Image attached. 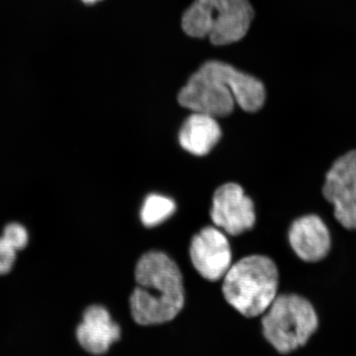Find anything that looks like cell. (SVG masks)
Instances as JSON below:
<instances>
[{
	"mask_svg": "<svg viewBox=\"0 0 356 356\" xmlns=\"http://www.w3.org/2000/svg\"><path fill=\"white\" fill-rule=\"evenodd\" d=\"M266 102L264 84L232 65L206 63L189 79L178 95V102L194 113L228 116L235 103L247 112H257Z\"/></svg>",
	"mask_w": 356,
	"mask_h": 356,
	"instance_id": "1",
	"label": "cell"
},
{
	"mask_svg": "<svg viewBox=\"0 0 356 356\" xmlns=\"http://www.w3.org/2000/svg\"><path fill=\"white\" fill-rule=\"evenodd\" d=\"M138 287L130 297L134 321L142 325L173 320L184 306V287L179 267L165 252H147L136 266Z\"/></svg>",
	"mask_w": 356,
	"mask_h": 356,
	"instance_id": "2",
	"label": "cell"
},
{
	"mask_svg": "<svg viewBox=\"0 0 356 356\" xmlns=\"http://www.w3.org/2000/svg\"><path fill=\"white\" fill-rule=\"evenodd\" d=\"M227 302L248 318L261 316L277 296L278 270L266 255H250L231 266L224 276Z\"/></svg>",
	"mask_w": 356,
	"mask_h": 356,
	"instance_id": "3",
	"label": "cell"
},
{
	"mask_svg": "<svg viewBox=\"0 0 356 356\" xmlns=\"http://www.w3.org/2000/svg\"><path fill=\"white\" fill-rule=\"evenodd\" d=\"M254 17L248 0H195L182 16V28L188 36L224 46L242 40Z\"/></svg>",
	"mask_w": 356,
	"mask_h": 356,
	"instance_id": "4",
	"label": "cell"
},
{
	"mask_svg": "<svg viewBox=\"0 0 356 356\" xmlns=\"http://www.w3.org/2000/svg\"><path fill=\"white\" fill-rule=\"evenodd\" d=\"M262 315L264 337L282 355L305 346L318 329L315 309L299 295L276 296Z\"/></svg>",
	"mask_w": 356,
	"mask_h": 356,
	"instance_id": "5",
	"label": "cell"
},
{
	"mask_svg": "<svg viewBox=\"0 0 356 356\" xmlns=\"http://www.w3.org/2000/svg\"><path fill=\"white\" fill-rule=\"evenodd\" d=\"M325 198L334 206L337 222L356 229V151L337 159L325 175Z\"/></svg>",
	"mask_w": 356,
	"mask_h": 356,
	"instance_id": "6",
	"label": "cell"
},
{
	"mask_svg": "<svg viewBox=\"0 0 356 356\" xmlns=\"http://www.w3.org/2000/svg\"><path fill=\"white\" fill-rule=\"evenodd\" d=\"M211 218L213 222L231 236H238L254 226V205L236 184L220 186L213 196Z\"/></svg>",
	"mask_w": 356,
	"mask_h": 356,
	"instance_id": "7",
	"label": "cell"
},
{
	"mask_svg": "<svg viewBox=\"0 0 356 356\" xmlns=\"http://www.w3.org/2000/svg\"><path fill=\"white\" fill-rule=\"evenodd\" d=\"M191 259L194 268L203 278L218 281L224 278L232 266L228 238L214 227H206L193 236Z\"/></svg>",
	"mask_w": 356,
	"mask_h": 356,
	"instance_id": "8",
	"label": "cell"
},
{
	"mask_svg": "<svg viewBox=\"0 0 356 356\" xmlns=\"http://www.w3.org/2000/svg\"><path fill=\"white\" fill-rule=\"evenodd\" d=\"M121 336L118 324L112 320L106 308L99 305L88 307L83 322L76 330V337L83 350L91 355H104Z\"/></svg>",
	"mask_w": 356,
	"mask_h": 356,
	"instance_id": "9",
	"label": "cell"
},
{
	"mask_svg": "<svg viewBox=\"0 0 356 356\" xmlns=\"http://www.w3.org/2000/svg\"><path fill=\"white\" fill-rule=\"evenodd\" d=\"M289 242L295 254L308 262L324 259L331 248L329 229L316 215H307L293 222L289 229Z\"/></svg>",
	"mask_w": 356,
	"mask_h": 356,
	"instance_id": "10",
	"label": "cell"
},
{
	"mask_svg": "<svg viewBox=\"0 0 356 356\" xmlns=\"http://www.w3.org/2000/svg\"><path fill=\"white\" fill-rule=\"evenodd\" d=\"M222 137L216 118L209 115L193 113L180 129V146L194 156L209 154Z\"/></svg>",
	"mask_w": 356,
	"mask_h": 356,
	"instance_id": "11",
	"label": "cell"
},
{
	"mask_svg": "<svg viewBox=\"0 0 356 356\" xmlns=\"http://www.w3.org/2000/svg\"><path fill=\"white\" fill-rule=\"evenodd\" d=\"M175 209L177 206L172 199L159 194H151L143 204L140 220L145 226L152 228L168 220L175 212Z\"/></svg>",
	"mask_w": 356,
	"mask_h": 356,
	"instance_id": "12",
	"label": "cell"
},
{
	"mask_svg": "<svg viewBox=\"0 0 356 356\" xmlns=\"http://www.w3.org/2000/svg\"><path fill=\"white\" fill-rule=\"evenodd\" d=\"M1 238L15 252L24 248L29 241L27 229L18 222H10L7 225Z\"/></svg>",
	"mask_w": 356,
	"mask_h": 356,
	"instance_id": "13",
	"label": "cell"
},
{
	"mask_svg": "<svg viewBox=\"0 0 356 356\" xmlns=\"http://www.w3.org/2000/svg\"><path fill=\"white\" fill-rule=\"evenodd\" d=\"M15 259V250L9 247L0 236V275L8 273L13 269Z\"/></svg>",
	"mask_w": 356,
	"mask_h": 356,
	"instance_id": "14",
	"label": "cell"
},
{
	"mask_svg": "<svg viewBox=\"0 0 356 356\" xmlns=\"http://www.w3.org/2000/svg\"><path fill=\"white\" fill-rule=\"evenodd\" d=\"M81 1L86 4H95L96 2L100 1V0H81Z\"/></svg>",
	"mask_w": 356,
	"mask_h": 356,
	"instance_id": "15",
	"label": "cell"
}]
</instances>
